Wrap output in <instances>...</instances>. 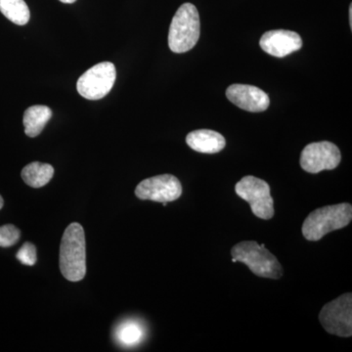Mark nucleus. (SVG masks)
<instances>
[{"instance_id":"nucleus-6","label":"nucleus","mask_w":352,"mask_h":352,"mask_svg":"<svg viewBox=\"0 0 352 352\" xmlns=\"http://www.w3.org/2000/svg\"><path fill=\"white\" fill-rule=\"evenodd\" d=\"M322 327L331 335L342 338L352 336V295L344 294L328 302L319 314Z\"/></svg>"},{"instance_id":"nucleus-3","label":"nucleus","mask_w":352,"mask_h":352,"mask_svg":"<svg viewBox=\"0 0 352 352\" xmlns=\"http://www.w3.org/2000/svg\"><path fill=\"white\" fill-rule=\"evenodd\" d=\"M233 263H244L256 276L278 280L283 276V267L265 245L256 241H244L231 249Z\"/></svg>"},{"instance_id":"nucleus-16","label":"nucleus","mask_w":352,"mask_h":352,"mask_svg":"<svg viewBox=\"0 0 352 352\" xmlns=\"http://www.w3.org/2000/svg\"><path fill=\"white\" fill-rule=\"evenodd\" d=\"M0 12L18 25L27 24L31 17L25 0H0Z\"/></svg>"},{"instance_id":"nucleus-17","label":"nucleus","mask_w":352,"mask_h":352,"mask_svg":"<svg viewBox=\"0 0 352 352\" xmlns=\"http://www.w3.org/2000/svg\"><path fill=\"white\" fill-rule=\"evenodd\" d=\"M20 230L12 224L0 226V247H12L20 239Z\"/></svg>"},{"instance_id":"nucleus-13","label":"nucleus","mask_w":352,"mask_h":352,"mask_svg":"<svg viewBox=\"0 0 352 352\" xmlns=\"http://www.w3.org/2000/svg\"><path fill=\"white\" fill-rule=\"evenodd\" d=\"M52 117V111L47 106L34 105L25 111L24 122L25 133L29 138H36L43 131Z\"/></svg>"},{"instance_id":"nucleus-10","label":"nucleus","mask_w":352,"mask_h":352,"mask_svg":"<svg viewBox=\"0 0 352 352\" xmlns=\"http://www.w3.org/2000/svg\"><path fill=\"white\" fill-rule=\"evenodd\" d=\"M228 100L248 112H263L270 107V96L261 88L249 85H232L226 90Z\"/></svg>"},{"instance_id":"nucleus-11","label":"nucleus","mask_w":352,"mask_h":352,"mask_svg":"<svg viewBox=\"0 0 352 352\" xmlns=\"http://www.w3.org/2000/svg\"><path fill=\"white\" fill-rule=\"evenodd\" d=\"M261 50L271 56L283 58L302 47V39L296 32L287 30L266 32L259 41Z\"/></svg>"},{"instance_id":"nucleus-8","label":"nucleus","mask_w":352,"mask_h":352,"mask_svg":"<svg viewBox=\"0 0 352 352\" xmlns=\"http://www.w3.org/2000/svg\"><path fill=\"white\" fill-rule=\"evenodd\" d=\"M342 161V154L337 145L329 141L310 143L300 155V166L309 173L335 170Z\"/></svg>"},{"instance_id":"nucleus-1","label":"nucleus","mask_w":352,"mask_h":352,"mask_svg":"<svg viewBox=\"0 0 352 352\" xmlns=\"http://www.w3.org/2000/svg\"><path fill=\"white\" fill-rule=\"evenodd\" d=\"M60 270L71 282L82 281L87 274V245L83 227L73 222L67 227L60 247Z\"/></svg>"},{"instance_id":"nucleus-5","label":"nucleus","mask_w":352,"mask_h":352,"mask_svg":"<svg viewBox=\"0 0 352 352\" xmlns=\"http://www.w3.org/2000/svg\"><path fill=\"white\" fill-rule=\"evenodd\" d=\"M235 191L250 204L252 214L258 219L270 220L274 217V201L267 182L256 176L247 175L236 184Z\"/></svg>"},{"instance_id":"nucleus-14","label":"nucleus","mask_w":352,"mask_h":352,"mask_svg":"<svg viewBox=\"0 0 352 352\" xmlns=\"http://www.w3.org/2000/svg\"><path fill=\"white\" fill-rule=\"evenodd\" d=\"M22 178L25 184L32 188L45 186L54 175V168L50 164L34 162L25 166L22 170Z\"/></svg>"},{"instance_id":"nucleus-12","label":"nucleus","mask_w":352,"mask_h":352,"mask_svg":"<svg viewBox=\"0 0 352 352\" xmlns=\"http://www.w3.org/2000/svg\"><path fill=\"white\" fill-rule=\"evenodd\" d=\"M187 145L194 151L203 154H215L226 148L223 135L210 129H198L190 132L186 138Z\"/></svg>"},{"instance_id":"nucleus-20","label":"nucleus","mask_w":352,"mask_h":352,"mask_svg":"<svg viewBox=\"0 0 352 352\" xmlns=\"http://www.w3.org/2000/svg\"><path fill=\"white\" fill-rule=\"evenodd\" d=\"M349 22H351V27L352 25V6L349 8Z\"/></svg>"},{"instance_id":"nucleus-19","label":"nucleus","mask_w":352,"mask_h":352,"mask_svg":"<svg viewBox=\"0 0 352 352\" xmlns=\"http://www.w3.org/2000/svg\"><path fill=\"white\" fill-rule=\"evenodd\" d=\"M60 1L63 2V3H74V2H76V0H60Z\"/></svg>"},{"instance_id":"nucleus-2","label":"nucleus","mask_w":352,"mask_h":352,"mask_svg":"<svg viewBox=\"0 0 352 352\" xmlns=\"http://www.w3.org/2000/svg\"><path fill=\"white\" fill-rule=\"evenodd\" d=\"M351 219L352 206L349 203L317 208L303 222L302 235L307 241L316 242L333 231L344 228Z\"/></svg>"},{"instance_id":"nucleus-9","label":"nucleus","mask_w":352,"mask_h":352,"mask_svg":"<svg viewBox=\"0 0 352 352\" xmlns=\"http://www.w3.org/2000/svg\"><path fill=\"white\" fill-rule=\"evenodd\" d=\"M182 195V185L179 179L171 175L153 176L143 180L135 189V196L143 201L170 203Z\"/></svg>"},{"instance_id":"nucleus-15","label":"nucleus","mask_w":352,"mask_h":352,"mask_svg":"<svg viewBox=\"0 0 352 352\" xmlns=\"http://www.w3.org/2000/svg\"><path fill=\"white\" fill-rule=\"evenodd\" d=\"M144 328L138 321L126 320L116 329V338L124 346H138L144 339Z\"/></svg>"},{"instance_id":"nucleus-7","label":"nucleus","mask_w":352,"mask_h":352,"mask_svg":"<svg viewBox=\"0 0 352 352\" xmlns=\"http://www.w3.org/2000/svg\"><path fill=\"white\" fill-rule=\"evenodd\" d=\"M117 78L115 65L102 62L87 69L76 83V89L83 98L99 100L111 91Z\"/></svg>"},{"instance_id":"nucleus-18","label":"nucleus","mask_w":352,"mask_h":352,"mask_svg":"<svg viewBox=\"0 0 352 352\" xmlns=\"http://www.w3.org/2000/svg\"><path fill=\"white\" fill-rule=\"evenodd\" d=\"M16 258L24 265H34L36 263V245H32V243H25L16 254Z\"/></svg>"},{"instance_id":"nucleus-21","label":"nucleus","mask_w":352,"mask_h":352,"mask_svg":"<svg viewBox=\"0 0 352 352\" xmlns=\"http://www.w3.org/2000/svg\"><path fill=\"white\" fill-rule=\"evenodd\" d=\"M3 199H2V197L0 196V210H1L2 207H3Z\"/></svg>"},{"instance_id":"nucleus-4","label":"nucleus","mask_w":352,"mask_h":352,"mask_svg":"<svg viewBox=\"0 0 352 352\" xmlns=\"http://www.w3.org/2000/svg\"><path fill=\"white\" fill-rule=\"evenodd\" d=\"M200 16L196 6L184 3L178 8L168 32V46L175 53L191 50L200 38Z\"/></svg>"}]
</instances>
